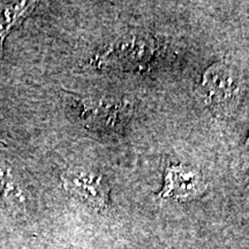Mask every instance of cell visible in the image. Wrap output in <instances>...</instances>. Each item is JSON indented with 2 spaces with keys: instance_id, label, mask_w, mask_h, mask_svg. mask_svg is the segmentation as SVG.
I'll list each match as a JSON object with an SVG mask.
<instances>
[{
  "instance_id": "6da1fadb",
  "label": "cell",
  "mask_w": 249,
  "mask_h": 249,
  "mask_svg": "<svg viewBox=\"0 0 249 249\" xmlns=\"http://www.w3.org/2000/svg\"><path fill=\"white\" fill-rule=\"evenodd\" d=\"M197 93L214 114L231 116L241 102V80L233 68L218 62L204 71Z\"/></svg>"
},
{
  "instance_id": "7a4b0ae2",
  "label": "cell",
  "mask_w": 249,
  "mask_h": 249,
  "mask_svg": "<svg viewBox=\"0 0 249 249\" xmlns=\"http://www.w3.org/2000/svg\"><path fill=\"white\" fill-rule=\"evenodd\" d=\"M61 181L65 191L89 207L97 210L107 208L110 188L97 171L74 167L61 174Z\"/></svg>"
},
{
  "instance_id": "3957f363",
  "label": "cell",
  "mask_w": 249,
  "mask_h": 249,
  "mask_svg": "<svg viewBox=\"0 0 249 249\" xmlns=\"http://www.w3.org/2000/svg\"><path fill=\"white\" fill-rule=\"evenodd\" d=\"M201 189V178L197 172L188 167H174L167 172L166 185L161 196L187 198L197 194Z\"/></svg>"
},
{
  "instance_id": "277c9868",
  "label": "cell",
  "mask_w": 249,
  "mask_h": 249,
  "mask_svg": "<svg viewBox=\"0 0 249 249\" xmlns=\"http://www.w3.org/2000/svg\"><path fill=\"white\" fill-rule=\"evenodd\" d=\"M34 2H1L0 4V53L2 52L4 39L9 30L26 15Z\"/></svg>"
},
{
  "instance_id": "5b68a950",
  "label": "cell",
  "mask_w": 249,
  "mask_h": 249,
  "mask_svg": "<svg viewBox=\"0 0 249 249\" xmlns=\"http://www.w3.org/2000/svg\"><path fill=\"white\" fill-rule=\"evenodd\" d=\"M0 195L9 200L18 201L21 198V188L18 179L15 178L11 166L5 161L0 160Z\"/></svg>"
},
{
  "instance_id": "8992f818",
  "label": "cell",
  "mask_w": 249,
  "mask_h": 249,
  "mask_svg": "<svg viewBox=\"0 0 249 249\" xmlns=\"http://www.w3.org/2000/svg\"><path fill=\"white\" fill-rule=\"evenodd\" d=\"M241 161H242V170L249 180V136L246 140L244 148H242L241 154Z\"/></svg>"
}]
</instances>
